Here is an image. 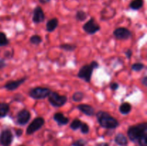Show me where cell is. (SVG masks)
<instances>
[{
	"mask_svg": "<svg viewBox=\"0 0 147 146\" xmlns=\"http://www.w3.org/2000/svg\"><path fill=\"white\" fill-rule=\"evenodd\" d=\"M27 80V77H22V78L20 79L17 80H11V81H8L5 84H4V87L7 89L9 91H14V90H17L18 87H20L23 83L26 82Z\"/></svg>",
	"mask_w": 147,
	"mask_h": 146,
	"instance_id": "cell-11",
	"label": "cell"
},
{
	"mask_svg": "<svg viewBox=\"0 0 147 146\" xmlns=\"http://www.w3.org/2000/svg\"><path fill=\"white\" fill-rule=\"evenodd\" d=\"M96 146H109V144L106 143H98V144H97L96 145Z\"/></svg>",
	"mask_w": 147,
	"mask_h": 146,
	"instance_id": "cell-37",
	"label": "cell"
},
{
	"mask_svg": "<svg viewBox=\"0 0 147 146\" xmlns=\"http://www.w3.org/2000/svg\"><path fill=\"white\" fill-rule=\"evenodd\" d=\"M96 116L99 125L103 128L113 130L119 126V121L107 112L98 111Z\"/></svg>",
	"mask_w": 147,
	"mask_h": 146,
	"instance_id": "cell-1",
	"label": "cell"
},
{
	"mask_svg": "<svg viewBox=\"0 0 147 146\" xmlns=\"http://www.w3.org/2000/svg\"><path fill=\"white\" fill-rule=\"evenodd\" d=\"M48 102L52 106L55 107H60L65 104L67 101L66 95H61L57 92H51L48 96Z\"/></svg>",
	"mask_w": 147,
	"mask_h": 146,
	"instance_id": "cell-5",
	"label": "cell"
},
{
	"mask_svg": "<svg viewBox=\"0 0 147 146\" xmlns=\"http://www.w3.org/2000/svg\"><path fill=\"white\" fill-rule=\"evenodd\" d=\"M145 67L144 64H142V63L140 62H137V63H134L131 65V70L135 72H140L143 70L144 68Z\"/></svg>",
	"mask_w": 147,
	"mask_h": 146,
	"instance_id": "cell-26",
	"label": "cell"
},
{
	"mask_svg": "<svg viewBox=\"0 0 147 146\" xmlns=\"http://www.w3.org/2000/svg\"><path fill=\"white\" fill-rule=\"evenodd\" d=\"M80 128V130H81V133L83 134H88L89 133V131H90V127H89L88 125L86 123H82Z\"/></svg>",
	"mask_w": 147,
	"mask_h": 146,
	"instance_id": "cell-27",
	"label": "cell"
},
{
	"mask_svg": "<svg viewBox=\"0 0 147 146\" xmlns=\"http://www.w3.org/2000/svg\"><path fill=\"white\" fill-rule=\"evenodd\" d=\"M83 29L88 34H95L100 30V27L94 18H90L83 26Z\"/></svg>",
	"mask_w": 147,
	"mask_h": 146,
	"instance_id": "cell-7",
	"label": "cell"
},
{
	"mask_svg": "<svg viewBox=\"0 0 147 146\" xmlns=\"http://www.w3.org/2000/svg\"><path fill=\"white\" fill-rule=\"evenodd\" d=\"M131 104L129 102H123L119 107V111L123 115H128L131 111Z\"/></svg>",
	"mask_w": 147,
	"mask_h": 146,
	"instance_id": "cell-18",
	"label": "cell"
},
{
	"mask_svg": "<svg viewBox=\"0 0 147 146\" xmlns=\"http://www.w3.org/2000/svg\"><path fill=\"white\" fill-rule=\"evenodd\" d=\"M147 135V123H142L136 125L130 126L128 129L127 135L129 140L136 142L141 137Z\"/></svg>",
	"mask_w": 147,
	"mask_h": 146,
	"instance_id": "cell-2",
	"label": "cell"
},
{
	"mask_svg": "<svg viewBox=\"0 0 147 146\" xmlns=\"http://www.w3.org/2000/svg\"><path fill=\"white\" fill-rule=\"evenodd\" d=\"M10 110L9 104L6 102L0 103V117H4L7 115Z\"/></svg>",
	"mask_w": 147,
	"mask_h": 146,
	"instance_id": "cell-17",
	"label": "cell"
},
{
	"mask_svg": "<svg viewBox=\"0 0 147 146\" xmlns=\"http://www.w3.org/2000/svg\"><path fill=\"white\" fill-rule=\"evenodd\" d=\"M81 124H82L81 120H79V119H78V118H76V119H75L74 120H73V122L70 123V127L73 130H77L78 129L80 128Z\"/></svg>",
	"mask_w": 147,
	"mask_h": 146,
	"instance_id": "cell-25",
	"label": "cell"
},
{
	"mask_svg": "<svg viewBox=\"0 0 147 146\" xmlns=\"http://www.w3.org/2000/svg\"><path fill=\"white\" fill-rule=\"evenodd\" d=\"M113 34L114 37L119 40H127L132 36L131 31L126 27H119L116 29Z\"/></svg>",
	"mask_w": 147,
	"mask_h": 146,
	"instance_id": "cell-9",
	"label": "cell"
},
{
	"mask_svg": "<svg viewBox=\"0 0 147 146\" xmlns=\"http://www.w3.org/2000/svg\"><path fill=\"white\" fill-rule=\"evenodd\" d=\"M144 1L143 0H133L129 4V7L133 10H139L143 7Z\"/></svg>",
	"mask_w": 147,
	"mask_h": 146,
	"instance_id": "cell-19",
	"label": "cell"
},
{
	"mask_svg": "<svg viewBox=\"0 0 147 146\" xmlns=\"http://www.w3.org/2000/svg\"><path fill=\"white\" fill-rule=\"evenodd\" d=\"M15 134L17 137H20L23 134V130L22 129H17L15 131Z\"/></svg>",
	"mask_w": 147,
	"mask_h": 146,
	"instance_id": "cell-35",
	"label": "cell"
},
{
	"mask_svg": "<svg viewBox=\"0 0 147 146\" xmlns=\"http://www.w3.org/2000/svg\"><path fill=\"white\" fill-rule=\"evenodd\" d=\"M7 63H6L5 60L4 58L0 59V70H2L4 67H7Z\"/></svg>",
	"mask_w": 147,
	"mask_h": 146,
	"instance_id": "cell-31",
	"label": "cell"
},
{
	"mask_svg": "<svg viewBox=\"0 0 147 146\" xmlns=\"http://www.w3.org/2000/svg\"><path fill=\"white\" fill-rule=\"evenodd\" d=\"M53 119L58 124V125H66L69 123V118L65 117L63 113H55Z\"/></svg>",
	"mask_w": 147,
	"mask_h": 146,
	"instance_id": "cell-14",
	"label": "cell"
},
{
	"mask_svg": "<svg viewBox=\"0 0 147 146\" xmlns=\"http://www.w3.org/2000/svg\"><path fill=\"white\" fill-rule=\"evenodd\" d=\"M30 42L31 44H34V45H39L42 42V39L40 35L35 34V35H32V37H30Z\"/></svg>",
	"mask_w": 147,
	"mask_h": 146,
	"instance_id": "cell-24",
	"label": "cell"
},
{
	"mask_svg": "<svg viewBox=\"0 0 147 146\" xmlns=\"http://www.w3.org/2000/svg\"><path fill=\"white\" fill-rule=\"evenodd\" d=\"M60 48L65 50V51L73 52L76 48H77V46H76V44H63L60 46Z\"/></svg>",
	"mask_w": 147,
	"mask_h": 146,
	"instance_id": "cell-23",
	"label": "cell"
},
{
	"mask_svg": "<svg viewBox=\"0 0 147 146\" xmlns=\"http://www.w3.org/2000/svg\"><path fill=\"white\" fill-rule=\"evenodd\" d=\"M137 141L139 146H147V135L141 137Z\"/></svg>",
	"mask_w": 147,
	"mask_h": 146,
	"instance_id": "cell-29",
	"label": "cell"
},
{
	"mask_svg": "<svg viewBox=\"0 0 147 146\" xmlns=\"http://www.w3.org/2000/svg\"><path fill=\"white\" fill-rule=\"evenodd\" d=\"M132 54H133V52H132V50H130V49H129V50H127L125 52V55L126 56V57H127L128 59H131Z\"/></svg>",
	"mask_w": 147,
	"mask_h": 146,
	"instance_id": "cell-32",
	"label": "cell"
},
{
	"mask_svg": "<svg viewBox=\"0 0 147 146\" xmlns=\"http://www.w3.org/2000/svg\"><path fill=\"white\" fill-rule=\"evenodd\" d=\"M31 118V113L29 110L23 109L18 112L17 115V123L19 125H25Z\"/></svg>",
	"mask_w": 147,
	"mask_h": 146,
	"instance_id": "cell-10",
	"label": "cell"
},
{
	"mask_svg": "<svg viewBox=\"0 0 147 146\" xmlns=\"http://www.w3.org/2000/svg\"><path fill=\"white\" fill-rule=\"evenodd\" d=\"M119 87V84L117 82H111L110 84V88L111 90H113V91H116V90H118Z\"/></svg>",
	"mask_w": 147,
	"mask_h": 146,
	"instance_id": "cell-30",
	"label": "cell"
},
{
	"mask_svg": "<svg viewBox=\"0 0 147 146\" xmlns=\"http://www.w3.org/2000/svg\"><path fill=\"white\" fill-rule=\"evenodd\" d=\"M142 83L144 86L147 85V77L146 76H144V77L142 79Z\"/></svg>",
	"mask_w": 147,
	"mask_h": 146,
	"instance_id": "cell-36",
	"label": "cell"
},
{
	"mask_svg": "<svg viewBox=\"0 0 147 146\" xmlns=\"http://www.w3.org/2000/svg\"><path fill=\"white\" fill-rule=\"evenodd\" d=\"M9 43V40L7 38L5 33L0 31V47L7 46Z\"/></svg>",
	"mask_w": 147,
	"mask_h": 146,
	"instance_id": "cell-22",
	"label": "cell"
},
{
	"mask_svg": "<svg viewBox=\"0 0 147 146\" xmlns=\"http://www.w3.org/2000/svg\"><path fill=\"white\" fill-rule=\"evenodd\" d=\"M83 98H84V93H83V92L80 91L76 92L73 94V96H72L73 100L74 102H76L82 101V100H83Z\"/></svg>",
	"mask_w": 147,
	"mask_h": 146,
	"instance_id": "cell-21",
	"label": "cell"
},
{
	"mask_svg": "<svg viewBox=\"0 0 147 146\" xmlns=\"http://www.w3.org/2000/svg\"><path fill=\"white\" fill-rule=\"evenodd\" d=\"M77 108L80 112L88 116H93L96 114V110L90 104H80L77 106Z\"/></svg>",
	"mask_w": 147,
	"mask_h": 146,
	"instance_id": "cell-13",
	"label": "cell"
},
{
	"mask_svg": "<svg viewBox=\"0 0 147 146\" xmlns=\"http://www.w3.org/2000/svg\"><path fill=\"white\" fill-rule=\"evenodd\" d=\"M45 18V13L43 11L42 9L40 7L37 6L34 8L33 11V17H32V21L35 24H39L44 21Z\"/></svg>",
	"mask_w": 147,
	"mask_h": 146,
	"instance_id": "cell-12",
	"label": "cell"
},
{
	"mask_svg": "<svg viewBox=\"0 0 147 146\" xmlns=\"http://www.w3.org/2000/svg\"><path fill=\"white\" fill-rule=\"evenodd\" d=\"M45 119L42 117H35L32 120L31 123L28 125L27 130H26V134L30 135L34 134L37 131L42 127V126L45 125Z\"/></svg>",
	"mask_w": 147,
	"mask_h": 146,
	"instance_id": "cell-6",
	"label": "cell"
},
{
	"mask_svg": "<svg viewBox=\"0 0 147 146\" xmlns=\"http://www.w3.org/2000/svg\"><path fill=\"white\" fill-rule=\"evenodd\" d=\"M14 139V135L9 129H4L0 133V143L2 146H10Z\"/></svg>",
	"mask_w": 147,
	"mask_h": 146,
	"instance_id": "cell-8",
	"label": "cell"
},
{
	"mask_svg": "<svg viewBox=\"0 0 147 146\" xmlns=\"http://www.w3.org/2000/svg\"><path fill=\"white\" fill-rule=\"evenodd\" d=\"M13 54H14V51H13L11 53H10L9 51H7L5 52V53H4V56H5V57H7V58H11Z\"/></svg>",
	"mask_w": 147,
	"mask_h": 146,
	"instance_id": "cell-34",
	"label": "cell"
},
{
	"mask_svg": "<svg viewBox=\"0 0 147 146\" xmlns=\"http://www.w3.org/2000/svg\"><path fill=\"white\" fill-rule=\"evenodd\" d=\"M58 26V19L57 18H53L49 20L46 24V29L48 32H53Z\"/></svg>",
	"mask_w": 147,
	"mask_h": 146,
	"instance_id": "cell-15",
	"label": "cell"
},
{
	"mask_svg": "<svg viewBox=\"0 0 147 146\" xmlns=\"http://www.w3.org/2000/svg\"><path fill=\"white\" fill-rule=\"evenodd\" d=\"M50 1H51V0H39V1H40V3H42V4H47V3L50 2Z\"/></svg>",
	"mask_w": 147,
	"mask_h": 146,
	"instance_id": "cell-38",
	"label": "cell"
},
{
	"mask_svg": "<svg viewBox=\"0 0 147 146\" xmlns=\"http://www.w3.org/2000/svg\"><path fill=\"white\" fill-rule=\"evenodd\" d=\"M20 146H25V145H20Z\"/></svg>",
	"mask_w": 147,
	"mask_h": 146,
	"instance_id": "cell-39",
	"label": "cell"
},
{
	"mask_svg": "<svg viewBox=\"0 0 147 146\" xmlns=\"http://www.w3.org/2000/svg\"><path fill=\"white\" fill-rule=\"evenodd\" d=\"M21 99H24V97L23 95L20 94H17L16 95H14V100H16V101H22Z\"/></svg>",
	"mask_w": 147,
	"mask_h": 146,
	"instance_id": "cell-33",
	"label": "cell"
},
{
	"mask_svg": "<svg viewBox=\"0 0 147 146\" xmlns=\"http://www.w3.org/2000/svg\"><path fill=\"white\" fill-rule=\"evenodd\" d=\"M98 67L99 64L97 61H93L90 64H85L79 70L78 72V77L86 82H90L93 70L95 69H98Z\"/></svg>",
	"mask_w": 147,
	"mask_h": 146,
	"instance_id": "cell-3",
	"label": "cell"
},
{
	"mask_svg": "<svg viewBox=\"0 0 147 146\" xmlns=\"http://www.w3.org/2000/svg\"><path fill=\"white\" fill-rule=\"evenodd\" d=\"M115 143L120 146H126L128 145V139L124 134L123 133H119L115 137Z\"/></svg>",
	"mask_w": 147,
	"mask_h": 146,
	"instance_id": "cell-16",
	"label": "cell"
},
{
	"mask_svg": "<svg viewBox=\"0 0 147 146\" xmlns=\"http://www.w3.org/2000/svg\"><path fill=\"white\" fill-rule=\"evenodd\" d=\"M51 92V90L47 87H37L30 90L29 95L34 100H43L47 98L50 95Z\"/></svg>",
	"mask_w": 147,
	"mask_h": 146,
	"instance_id": "cell-4",
	"label": "cell"
},
{
	"mask_svg": "<svg viewBox=\"0 0 147 146\" xmlns=\"http://www.w3.org/2000/svg\"><path fill=\"white\" fill-rule=\"evenodd\" d=\"M88 142L84 139H78L72 143V146H86Z\"/></svg>",
	"mask_w": 147,
	"mask_h": 146,
	"instance_id": "cell-28",
	"label": "cell"
},
{
	"mask_svg": "<svg viewBox=\"0 0 147 146\" xmlns=\"http://www.w3.org/2000/svg\"><path fill=\"white\" fill-rule=\"evenodd\" d=\"M87 14L84 11H83V10H79L76 13V18L79 21H84L87 19Z\"/></svg>",
	"mask_w": 147,
	"mask_h": 146,
	"instance_id": "cell-20",
	"label": "cell"
}]
</instances>
